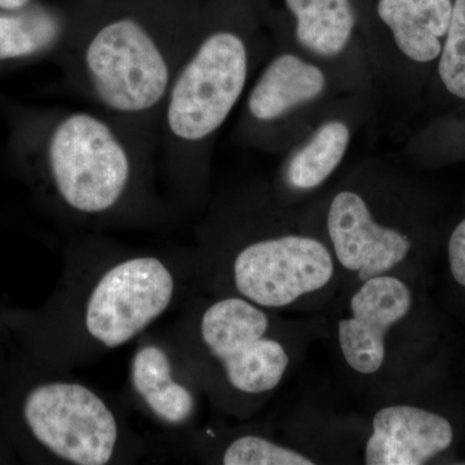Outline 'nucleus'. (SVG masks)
I'll list each match as a JSON object with an SVG mask.
<instances>
[{
    "instance_id": "nucleus-7",
    "label": "nucleus",
    "mask_w": 465,
    "mask_h": 465,
    "mask_svg": "<svg viewBox=\"0 0 465 465\" xmlns=\"http://www.w3.org/2000/svg\"><path fill=\"white\" fill-rule=\"evenodd\" d=\"M176 278L164 260L134 255L106 268L88 291L82 311L85 335L101 348L124 347L173 304Z\"/></svg>"
},
{
    "instance_id": "nucleus-8",
    "label": "nucleus",
    "mask_w": 465,
    "mask_h": 465,
    "mask_svg": "<svg viewBox=\"0 0 465 465\" xmlns=\"http://www.w3.org/2000/svg\"><path fill=\"white\" fill-rule=\"evenodd\" d=\"M412 304L414 295L399 275H376L358 284L336 326L341 356L351 371L375 376L384 369L391 336Z\"/></svg>"
},
{
    "instance_id": "nucleus-15",
    "label": "nucleus",
    "mask_w": 465,
    "mask_h": 465,
    "mask_svg": "<svg viewBox=\"0 0 465 465\" xmlns=\"http://www.w3.org/2000/svg\"><path fill=\"white\" fill-rule=\"evenodd\" d=\"M296 18L302 47L321 57H335L347 48L354 27L349 0H286Z\"/></svg>"
},
{
    "instance_id": "nucleus-14",
    "label": "nucleus",
    "mask_w": 465,
    "mask_h": 465,
    "mask_svg": "<svg viewBox=\"0 0 465 465\" xmlns=\"http://www.w3.org/2000/svg\"><path fill=\"white\" fill-rule=\"evenodd\" d=\"M79 21L43 7L0 14V63L60 54L74 35Z\"/></svg>"
},
{
    "instance_id": "nucleus-6",
    "label": "nucleus",
    "mask_w": 465,
    "mask_h": 465,
    "mask_svg": "<svg viewBox=\"0 0 465 465\" xmlns=\"http://www.w3.org/2000/svg\"><path fill=\"white\" fill-rule=\"evenodd\" d=\"M23 416L34 440L64 463L109 464L121 448L122 428L114 410L81 382L36 385L24 400Z\"/></svg>"
},
{
    "instance_id": "nucleus-20",
    "label": "nucleus",
    "mask_w": 465,
    "mask_h": 465,
    "mask_svg": "<svg viewBox=\"0 0 465 465\" xmlns=\"http://www.w3.org/2000/svg\"><path fill=\"white\" fill-rule=\"evenodd\" d=\"M30 0H0V9L3 11H17L25 8Z\"/></svg>"
},
{
    "instance_id": "nucleus-18",
    "label": "nucleus",
    "mask_w": 465,
    "mask_h": 465,
    "mask_svg": "<svg viewBox=\"0 0 465 465\" xmlns=\"http://www.w3.org/2000/svg\"><path fill=\"white\" fill-rule=\"evenodd\" d=\"M440 81L450 94L465 100V0H455L445 45L440 54Z\"/></svg>"
},
{
    "instance_id": "nucleus-17",
    "label": "nucleus",
    "mask_w": 465,
    "mask_h": 465,
    "mask_svg": "<svg viewBox=\"0 0 465 465\" xmlns=\"http://www.w3.org/2000/svg\"><path fill=\"white\" fill-rule=\"evenodd\" d=\"M225 465H313L316 461L298 450L256 434H244L229 443L222 454Z\"/></svg>"
},
{
    "instance_id": "nucleus-2",
    "label": "nucleus",
    "mask_w": 465,
    "mask_h": 465,
    "mask_svg": "<svg viewBox=\"0 0 465 465\" xmlns=\"http://www.w3.org/2000/svg\"><path fill=\"white\" fill-rule=\"evenodd\" d=\"M45 122L41 164L58 206L104 222L142 204L158 136L104 112L64 110Z\"/></svg>"
},
{
    "instance_id": "nucleus-16",
    "label": "nucleus",
    "mask_w": 465,
    "mask_h": 465,
    "mask_svg": "<svg viewBox=\"0 0 465 465\" xmlns=\"http://www.w3.org/2000/svg\"><path fill=\"white\" fill-rule=\"evenodd\" d=\"M351 143V130L341 121L321 125L316 134L291 158L284 179L295 191L307 192L322 185L341 163Z\"/></svg>"
},
{
    "instance_id": "nucleus-12",
    "label": "nucleus",
    "mask_w": 465,
    "mask_h": 465,
    "mask_svg": "<svg viewBox=\"0 0 465 465\" xmlns=\"http://www.w3.org/2000/svg\"><path fill=\"white\" fill-rule=\"evenodd\" d=\"M130 381L134 394L162 423L180 427L194 415L195 396L174 374L171 357L158 344H143L131 361Z\"/></svg>"
},
{
    "instance_id": "nucleus-3",
    "label": "nucleus",
    "mask_w": 465,
    "mask_h": 465,
    "mask_svg": "<svg viewBox=\"0 0 465 465\" xmlns=\"http://www.w3.org/2000/svg\"><path fill=\"white\" fill-rule=\"evenodd\" d=\"M252 42L240 27L200 29L168 94L159 146L174 183L192 182L249 81Z\"/></svg>"
},
{
    "instance_id": "nucleus-4",
    "label": "nucleus",
    "mask_w": 465,
    "mask_h": 465,
    "mask_svg": "<svg viewBox=\"0 0 465 465\" xmlns=\"http://www.w3.org/2000/svg\"><path fill=\"white\" fill-rule=\"evenodd\" d=\"M202 354L229 391L241 399L268 396L291 365V351L271 311L238 295L208 302L197 322Z\"/></svg>"
},
{
    "instance_id": "nucleus-13",
    "label": "nucleus",
    "mask_w": 465,
    "mask_h": 465,
    "mask_svg": "<svg viewBox=\"0 0 465 465\" xmlns=\"http://www.w3.org/2000/svg\"><path fill=\"white\" fill-rule=\"evenodd\" d=\"M378 15L399 50L416 63H430L451 21V0H379Z\"/></svg>"
},
{
    "instance_id": "nucleus-10",
    "label": "nucleus",
    "mask_w": 465,
    "mask_h": 465,
    "mask_svg": "<svg viewBox=\"0 0 465 465\" xmlns=\"http://www.w3.org/2000/svg\"><path fill=\"white\" fill-rule=\"evenodd\" d=\"M454 428L423 407L390 405L372 418L365 446L367 465H421L450 449Z\"/></svg>"
},
{
    "instance_id": "nucleus-5",
    "label": "nucleus",
    "mask_w": 465,
    "mask_h": 465,
    "mask_svg": "<svg viewBox=\"0 0 465 465\" xmlns=\"http://www.w3.org/2000/svg\"><path fill=\"white\" fill-rule=\"evenodd\" d=\"M338 274L329 243L302 232L243 242L229 268L235 295L271 312L296 307L326 292Z\"/></svg>"
},
{
    "instance_id": "nucleus-9",
    "label": "nucleus",
    "mask_w": 465,
    "mask_h": 465,
    "mask_svg": "<svg viewBox=\"0 0 465 465\" xmlns=\"http://www.w3.org/2000/svg\"><path fill=\"white\" fill-rule=\"evenodd\" d=\"M326 229L339 272L358 283L396 274L412 250L411 238L376 219L366 198L354 191H341L332 198Z\"/></svg>"
},
{
    "instance_id": "nucleus-11",
    "label": "nucleus",
    "mask_w": 465,
    "mask_h": 465,
    "mask_svg": "<svg viewBox=\"0 0 465 465\" xmlns=\"http://www.w3.org/2000/svg\"><path fill=\"white\" fill-rule=\"evenodd\" d=\"M324 88L326 75L321 67L292 54L274 57L250 92L247 127L256 131L280 121L291 110L316 100Z\"/></svg>"
},
{
    "instance_id": "nucleus-1",
    "label": "nucleus",
    "mask_w": 465,
    "mask_h": 465,
    "mask_svg": "<svg viewBox=\"0 0 465 465\" xmlns=\"http://www.w3.org/2000/svg\"><path fill=\"white\" fill-rule=\"evenodd\" d=\"M197 24V23H195ZM176 11L81 18L60 54L69 84L101 112L155 134L198 25Z\"/></svg>"
},
{
    "instance_id": "nucleus-19",
    "label": "nucleus",
    "mask_w": 465,
    "mask_h": 465,
    "mask_svg": "<svg viewBox=\"0 0 465 465\" xmlns=\"http://www.w3.org/2000/svg\"><path fill=\"white\" fill-rule=\"evenodd\" d=\"M448 255L455 282L465 287V219L459 223L450 237Z\"/></svg>"
}]
</instances>
